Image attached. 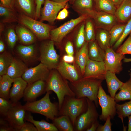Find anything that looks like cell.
Returning <instances> with one entry per match:
<instances>
[{"label": "cell", "mask_w": 131, "mask_h": 131, "mask_svg": "<svg viewBox=\"0 0 131 131\" xmlns=\"http://www.w3.org/2000/svg\"><path fill=\"white\" fill-rule=\"evenodd\" d=\"M103 80L92 78H84L72 82L71 88L78 98L86 97L93 102L97 107L99 104L97 95L99 87Z\"/></svg>", "instance_id": "6da1fadb"}, {"label": "cell", "mask_w": 131, "mask_h": 131, "mask_svg": "<svg viewBox=\"0 0 131 131\" xmlns=\"http://www.w3.org/2000/svg\"><path fill=\"white\" fill-rule=\"evenodd\" d=\"M45 82L46 92L53 91L56 94L58 100L59 110L66 96L75 97L66 79L59 73L55 71L50 73Z\"/></svg>", "instance_id": "7a4b0ae2"}, {"label": "cell", "mask_w": 131, "mask_h": 131, "mask_svg": "<svg viewBox=\"0 0 131 131\" xmlns=\"http://www.w3.org/2000/svg\"><path fill=\"white\" fill-rule=\"evenodd\" d=\"M51 91L46 92L44 96L37 101L26 102L23 105L26 111L41 114L52 120L58 115V103L51 102L49 97Z\"/></svg>", "instance_id": "3957f363"}, {"label": "cell", "mask_w": 131, "mask_h": 131, "mask_svg": "<svg viewBox=\"0 0 131 131\" xmlns=\"http://www.w3.org/2000/svg\"><path fill=\"white\" fill-rule=\"evenodd\" d=\"M87 107L86 98H78L75 97L66 96L59 110L58 115L68 116L74 127L77 118L86 112Z\"/></svg>", "instance_id": "277c9868"}, {"label": "cell", "mask_w": 131, "mask_h": 131, "mask_svg": "<svg viewBox=\"0 0 131 131\" xmlns=\"http://www.w3.org/2000/svg\"><path fill=\"white\" fill-rule=\"evenodd\" d=\"M18 20L21 24L28 28L39 39H46L50 37L51 27L24 14L19 16Z\"/></svg>", "instance_id": "5b68a950"}, {"label": "cell", "mask_w": 131, "mask_h": 131, "mask_svg": "<svg viewBox=\"0 0 131 131\" xmlns=\"http://www.w3.org/2000/svg\"><path fill=\"white\" fill-rule=\"evenodd\" d=\"M88 104L86 111L79 116L74 126V131H83L89 128L98 120L99 115L94 102L86 98Z\"/></svg>", "instance_id": "8992f818"}, {"label": "cell", "mask_w": 131, "mask_h": 131, "mask_svg": "<svg viewBox=\"0 0 131 131\" xmlns=\"http://www.w3.org/2000/svg\"><path fill=\"white\" fill-rule=\"evenodd\" d=\"M97 97L102 109L101 114L99 116L100 119L105 121L109 116L111 119H113L116 113V103L114 98L106 93L101 85L99 87Z\"/></svg>", "instance_id": "52a82bcc"}, {"label": "cell", "mask_w": 131, "mask_h": 131, "mask_svg": "<svg viewBox=\"0 0 131 131\" xmlns=\"http://www.w3.org/2000/svg\"><path fill=\"white\" fill-rule=\"evenodd\" d=\"M51 40L42 44L40 49V59L41 62L49 69H57L59 64V56L54 47Z\"/></svg>", "instance_id": "ba28073f"}, {"label": "cell", "mask_w": 131, "mask_h": 131, "mask_svg": "<svg viewBox=\"0 0 131 131\" xmlns=\"http://www.w3.org/2000/svg\"><path fill=\"white\" fill-rule=\"evenodd\" d=\"M89 17L87 15L83 14L78 18L72 19L59 27L51 30L50 33L51 40L54 43H59L76 26Z\"/></svg>", "instance_id": "9c48e42d"}, {"label": "cell", "mask_w": 131, "mask_h": 131, "mask_svg": "<svg viewBox=\"0 0 131 131\" xmlns=\"http://www.w3.org/2000/svg\"><path fill=\"white\" fill-rule=\"evenodd\" d=\"M92 18L97 27L108 31L116 24L118 20L114 15L92 9L82 13Z\"/></svg>", "instance_id": "30bf717a"}, {"label": "cell", "mask_w": 131, "mask_h": 131, "mask_svg": "<svg viewBox=\"0 0 131 131\" xmlns=\"http://www.w3.org/2000/svg\"><path fill=\"white\" fill-rule=\"evenodd\" d=\"M26 111L23 105L18 102L14 104L4 118L15 131H18L25 123Z\"/></svg>", "instance_id": "8fae6325"}, {"label": "cell", "mask_w": 131, "mask_h": 131, "mask_svg": "<svg viewBox=\"0 0 131 131\" xmlns=\"http://www.w3.org/2000/svg\"><path fill=\"white\" fill-rule=\"evenodd\" d=\"M125 58V55L115 51L111 47L107 48L104 61L106 71L119 73L123 69L122 61Z\"/></svg>", "instance_id": "7c38bea8"}, {"label": "cell", "mask_w": 131, "mask_h": 131, "mask_svg": "<svg viewBox=\"0 0 131 131\" xmlns=\"http://www.w3.org/2000/svg\"><path fill=\"white\" fill-rule=\"evenodd\" d=\"M70 0L57 3L50 0H45L44 6L41 11V21H46L51 23H53L58 12L65 7L68 2Z\"/></svg>", "instance_id": "4fadbf2b"}, {"label": "cell", "mask_w": 131, "mask_h": 131, "mask_svg": "<svg viewBox=\"0 0 131 131\" xmlns=\"http://www.w3.org/2000/svg\"><path fill=\"white\" fill-rule=\"evenodd\" d=\"M104 61H98L88 59L83 76L84 78L105 79L106 72Z\"/></svg>", "instance_id": "5bb4252c"}, {"label": "cell", "mask_w": 131, "mask_h": 131, "mask_svg": "<svg viewBox=\"0 0 131 131\" xmlns=\"http://www.w3.org/2000/svg\"><path fill=\"white\" fill-rule=\"evenodd\" d=\"M49 73L47 67L41 62L34 67L28 68L21 77L28 84L39 80L46 81Z\"/></svg>", "instance_id": "9a60e30c"}, {"label": "cell", "mask_w": 131, "mask_h": 131, "mask_svg": "<svg viewBox=\"0 0 131 131\" xmlns=\"http://www.w3.org/2000/svg\"><path fill=\"white\" fill-rule=\"evenodd\" d=\"M45 81L39 80L28 84L23 96L24 101L30 102L36 101L37 98L46 92Z\"/></svg>", "instance_id": "2e32d148"}, {"label": "cell", "mask_w": 131, "mask_h": 131, "mask_svg": "<svg viewBox=\"0 0 131 131\" xmlns=\"http://www.w3.org/2000/svg\"><path fill=\"white\" fill-rule=\"evenodd\" d=\"M57 69L63 78L72 82L77 81L83 78L74 65L63 60L59 63Z\"/></svg>", "instance_id": "e0dca14e"}, {"label": "cell", "mask_w": 131, "mask_h": 131, "mask_svg": "<svg viewBox=\"0 0 131 131\" xmlns=\"http://www.w3.org/2000/svg\"><path fill=\"white\" fill-rule=\"evenodd\" d=\"M27 83L21 77L13 79V86L10 89L9 99L13 104H16L23 97Z\"/></svg>", "instance_id": "ac0fdd59"}, {"label": "cell", "mask_w": 131, "mask_h": 131, "mask_svg": "<svg viewBox=\"0 0 131 131\" xmlns=\"http://www.w3.org/2000/svg\"><path fill=\"white\" fill-rule=\"evenodd\" d=\"M28 68L26 64L21 60L14 57L6 74L14 79L21 77Z\"/></svg>", "instance_id": "d6986e66"}, {"label": "cell", "mask_w": 131, "mask_h": 131, "mask_svg": "<svg viewBox=\"0 0 131 131\" xmlns=\"http://www.w3.org/2000/svg\"><path fill=\"white\" fill-rule=\"evenodd\" d=\"M110 96L114 98L116 92L124 83L117 77L115 74L107 71L105 76Z\"/></svg>", "instance_id": "ffe728a7"}, {"label": "cell", "mask_w": 131, "mask_h": 131, "mask_svg": "<svg viewBox=\"0 0 131 131\" xmlns=\"http://www.w3.org/2000/svg\"><path fill=\"white\" fill-rule=\"evenodd\" d=\"M115 15L119 21L128 22L131 18V0H124L116 9Z\"/></svg>", "instance_id": "44dd1931"}, {"label": "cell", "mask_w": 131, "mask_h": 131, "mask_svg": "<svg viewBox=\"0 0 131 131\" xmlns=\"http://www.w3.org/2000/svg\"><path fill=\"white\" fill-rule=\"evenodd\" d=\"M88 56L92 60L104 61L105 51L99 46L95 40L88 42Z\"/></svg>", "instance_id": "7402d4cb"}, {"label": "cell", "mask_w": 131, "mask_h": 131, "mask_svg": "<svg viewBox=\"0 0 131 131\" xmlns=\"http://www.w3.org/2000/svg\"><path fill=\"white\" fill-rule=\"evenodd\" d=\"M25 120L32 123L36 127L38 131H58V129L53 123H51L44 120L40 121L34 120L30 113L26 112Z\"/></svg>", "instance_id": "603a6c76"}, {"label": "cell", "mask_w": 131, "mask_h": 131, "mask_svg": "<svg viewBox=\"0 0 131 131\" xmlns=\"http://www.w3.org/2000/svg\"><path fill=\"white\" fill-rule=\"evenodd\" d=\"M19 55L25 61L30 62L35 58L36 51L34 45H20L17 48Z\"/></svg>", "instance_id": "cb8c5ba5"}, {"label": "cell", "mask_w": 131, "mask_h": 131, "mask_svg": "<svg viewBox=\"0 0 131 131\" xmlns=\"http://www.w3.org/2000/svg\"><path fill=\"white\" fill-rule=\"evenodd\" d=\"M16 32L20 42L23 44L30 45L35 41L36 37L35 35L31 31L23 26H17Z\"/></svg>", "instance_id": "d4e9b609"}, {"label": "cell", "mask_w": 131, "mask_h": 131, "mask_svg": "<svg viewBox=\"0 0 131 131\" xmlns=\"http://www.w3.org/2000/svg\"><path fill=\"white\" fill-rule=\"evenodd\" d=\"M15 1L23 14L35 19L36 9L34 0H15Z\"/></svg>", "instance_id": "484cf974"}, {"label": "cell", "mask_w": 131, "mask_h": 131, "mask_svg": "<svg viewBox=\"0 0 131 131\" xmlns=\"http://www.w3.org/2000/svg\"><path fill=\"white\" fill-rule=\"evenodd\" d=\"M88 42H85L77 52L76 56V62L79 67L81 74L83 75L85 67L88 59Z\"/></svg>", "instance_id": "4316f807"}, {"label": "cell", "mask_w": 131, "mask_h": 131, "mask_svg": "<svg viewBox=\"0 0 131 131\" xmlns=\"http://www.w3.org/2000/svg\"><path fill=\"white\" fill-rule=\"evenodd\" d=\"M129 79L120 87L119 91L114 97L116 103L127 100H131V73L129 74Z\"/></svg>", "instance_id": "83f0119b"}, {"label": "cell", "mask_w": 131, "mask_h": 131, "mask_svg": "<svg viewBox=\"0 0 131 131\" xmlns=\"http://www.w3.org/2000/svg\"><path fill=\"white\" fill-rule=\"evenodd\" d=\"M53 123L60 131H74V127L69 118L65 115L56 117L52 120Z\"/></svg>", "instance_id": "f1b7e54d"}, {"label": "cell", "mask_w": 131, "mask_h": 131, "mask_svg": "<svg viewBox=\"0 0 131 131\" xmlns=\"http://www.w3.org/2000/svg\"><path fill=\"white\" fill-rule=\"evenodd\" d=\"M13 79L6 74L2 76L0 81V97L9 99V94L10 88Z\"/></svg>", "instance_id": "f546056e"}, {"label": "cell", "mask_w": 131, "mask_h": 131, "mask_svg": "<svg viewBox=\"0 0 131 131\" xmlns=\"http://www.w3.org/2000/svg\"><path fill=\"white\" fill-rule=\"evenodd\" d=\"M95 39L99 46L105 51L107 48L111 47L109 31L103 29L99 30L97 33Z\"/></svg>", "instance_id": "4dcf8cb0"}, {"label": "cell", "mask_w": 131, "mask_h": 131, "mask_svg": "<svg viewBox=\"0 0 131 131\" xmlns=\"http://www.w3.org/2000/svg\"><path fill=\"white\" fill-rule=\"evenodd\" d=\"M14 57L9 53L4 51L0 55V75L6 74L7 71L11 64Z\"/></svg>", "instance_id": "1f68e13d"}, {"label": "cell", "mask_w": 131, "mask_h": 131, "mask_svg": "<svg viewBox=\"0 0 131 131\" xmlns=\"http://www.w3.org/2000/svg\"><path fill=\"white\" fill-rule=\"evenodd\" d=\"M97 8L101 11L115 15L116 8L109 0H95Z\"/></svg>", "instance_id": "d6a6232c"}, {"label": "cell", "mask_w": 131, "mask_h": 131, "mask_svg": "<svg viewBox=\"0 0 131 131\" xmlns=\"http://www.w3.org/2000/svg\"><path fill=\"white\" fill-rule=\"evenodd\" d=\"M115 106L116 113L118 117L122 120L124 126L123 118L131 115V100L122 104L116 103Z\"/></svg>", "instance_id": "836d02e7"}, {"label": "cell", "mask_w": 131, "mask_h": 131, "mask_svg": "<svg viewBox=\"0 0 131 131\" xmlns=\"http://www.w3.org/2000/svg\"><path fill=\"white\" fill-rule=\"evenodd\" d=\"M126 25V24H116L113 26L109 30L110 47L114 45L121 37Z\"/></svg>", "instance_id": "e575fe53"}, {"label": "cell", "mask_w": 131, "mask_h": 131, "mask_svg": "<svg viewBox=\"0 0 131 131\" xmlns=\"http://www.w3.org/2000/svg\"><path fill=\"white\" fill-rule=\"evenodd\" d=\"M0 15L3 22H9L17 20V18L14 10L5 7L1 4L0 5Z\"/></svg>", "instance_id": "d590c367"}, {"label": "cell", "mask_w": 131, "mask_h": 131, "mask_svg": "<svg viewBox=\"0 0 131 131\" xmlns=\"http://www.w3.org/2000/svg\"><path fill=\"white\" fill-rule=\"evenodd\" d=\"M93 5L92 0H76L74 3V6L79 12L92 9Z\"/></svg>", "instance_id": "8d00e7d4"}, {"label": "cell", "mask_w": 131, "mask_h": 131, "mask_svg": "<svg viewBox=\"0 0 131 131\" xmlns=\"http://www.w3.org/2000/svg\"><path fill=\"white\" fill-rule=\"evenodd\" d=\"M84 34L86 41L89 42L95 40L96 36L93 24L90 20L87 21L84 29Z\"/></svg>", "instance_id": "74e56055"}, {"label": "cell", "mask_w": 131, "mask_h": 131, "mask_svg": "<svg viewBox=\"0 0 131 131\" xmlns=\"http://www.w3.org/2000/svg\"><path fill=\"white\" fill-rule=\"evenodd\" d=\"M14 104L10 99L0 97V115L1 117L4 118Z\"/></svg>", "instance_id": "f35d334b"}, {"label": "cell", "mask_w": 131, "mask_h": 131, "mask_svg": "<svg viewBox=\"0 0 131 131\" xmlns=\"http://www.w3.org/2000/svg\"><path fill=\"white\" fill-rule=\"evenodd\" d=\"M131 33V18L126 24L124 31L120 39L114 44L113 49H115L120 46L127 36Z\"/></svg>", "instance_id": "ab89813d"}, {"label": "cell", "mask_w": 131, "mask_h": 131, "mask_svg": "<svg viewBox=\"0 0 131 131\" xmlns=\"http://www.w3.org/2000/svg\"><path fill=\"white\" fill-rule=\"evenodd\" d=\"M7 41L8 46L11 49H13L18 39V37L14 30L10 28L6 34Z\"/></svg>", "instance_id": "60d3db41"}, {"label": "cell", "mask_w": 131, "mask_h": 131, "mask_svg": "<svg viewBox=\"0 0 131 131\" xmlns=\"http://www.w3.org/2000/svg\"><path fill=\"white\" fill-rule=\"evenodd\" d=\"M116 52L124 55L131 54V33L124 43L118 48Z\"/></svg>", "instance_id": "b9f144b4"}, {"label": "cell", "mask_w": 131, "mask_h": 131, "mask_svg": "<svg viewBox=\"0 0 131 131\" xmlns=\"http://www.w3.org/2000/svg\"><path fill=\"white\" fill-rule=\"evenodd\" d=\"M84 24L81 25L78 31L76 39V44L78 48H81L85 42Z\"/></svg>", "instance_id": "7bdbcfd3"}, {"label": "cell", "mask_w": 131, "mask_h": 131, "mask_svg": "<svg viewBox=\"0 0 131 131\" xmlns=\"http://www.w3.org/2000/svg\"><path fill=\"white\" fill-rule=\"evenodd\" d=\"M111 118L108 117L106 122L103 125L99 124L98 127L96 131H111L112 124L111 123Z\"/></svg>", "instance_id": "ee69618b"}, {"label": "cell", "mask_w": 131, "mask_h": 131, "mask_svg": "<svg viewBox=\"0 0 131 131\" xmlns=\"http://www.w3.org/2000/svg\"><path fill=\"white\" fill-rule=\"evenodd\" d=\"M18 131H38L35 126L32 123L25 121L23 125Z\"/></svg>", "instance_id": "f6af8a7d"}, {"label": "cell", "mask_w": 131, "mask_h": 131, "mask_svg": "<svg viewBox=\"0 0 131 131\" xmlns=\"http://www.w3.org/2000/svg\"><path fill=\"white\" fill-rule=\"evenodd\" d=\"M44 1L45 0H35L36 6L35 19H37L40 17L41 8Z\"/></svg>", "instance_id": "bcb514c9"}, {"label": "cell", "mask_w": 131, "mask_h": 131, "mask_svg": "<svg viewBox=\"0 0 131 131\" xmlns=\"http://www.w3.org/2000/svg\"><path fill=\"white\" fill-rule=\"evenodd\" d=\"M0 4L8 8L14 10L15 0H0Z\"/></svg>", "instance_id": "7dc6e473"}, {"label": "cell", "mask_w": 131, "mask_h": 131, "mask_svg": "<svg viewBox=\"0 0 131 131\" xmlns=\"http://www.w3.org/2000/svg\"><path fill=\"white\" fill-rule=\"evenodd\" d=\"M68 14V11L65 7L59 12L56 19L59 20L64 19L67 17Z\"/></svg>", "instance_id": "c3c4849f"}, {"label": "cell", "mask_w": 131, "mask_h": 131, "mask_svg": "<svg viewBox=\"0 0 131 131\" xmlns=\"http://www.w3.org/2000/svg\"><path fill=\"white\" fill-rule=\"evenodd\" d=\"M65 49L67 54L73 55L74 54V48L71 42L68 41L67 42L66 45Z\"/></svg>", "instance_id": "681fc988"}, {"label": "cell", "mask_w": 131, "mask_h": 131, "mask_svg": "<svg viewBox=\"0 0 131 131\" xmlns=\"http://www.w3.org/2000/svg\"><path fill=\"white\" fill-rule=\"evenodd\" d=\"M63 61L67 63H72L74 61V58L73 55H65L63 57Z\"/></svg>", "instance_id": "f907efd6"}, {"label": "cell", "mask_w": 131, "mask_h": 131, "mask_svg": "<svg viewBox=\"0 0 131 131\" xmlns=\"http://www.w3.org/2000/svg\"><path fill=\"white\" fill-rule=\"evenodd\" d=\"M100 124L99 121L97 120L91 125L90 127L86 130V131H96L98 126Z\"/></svg>", "instance_id": "816d5d0a"}, {"label": "cell", "mask_w": 131, "mask_h": 131, "mask_svg": "<svg viewBox=\"0 0 131 131\" xmlns=\"http://www.w3.org/2000/svg\"><path fill=\"white\" fill-rule=\"evenodd\" d=\"M0 131H15V129L10 126H0Z\"/></svg>", "instance_id": "f5cc1de1"}, {"label": "cell", "mask_w": 131, "mask_h": 131, "mask_svg": "<svg viewBox=\"0 0 131 131\" xmlns=\"http://www.w3.org/2000/svg\"><path fill=\"white\" fill-rule=\"evenodd\" d=\"M117 8L122 3L124 0H109Z\"/></svg>", "instance_id": "db71d44e"}, {"label": "cell", "mask_w": 131, "mask_h": 131, "mask_svg": "<svg viewBox=\"0 0 131 131\" xmlns=\"http://www.w3.org/2000/svg\"><path fill=\"white\" fill-rule=\"evenodd\" d=\"M5 46L4 43L3 41L0 40V52L2 53L5 51Z\"/></svg>", "instance_id": "11a10c76"}, {"label": "cell", "mask_w": 131, "mask_h": 131, "mask_svg": "<svg viewBox=\"0 0 131 131\" xmlns=\"http://www.w3.org/2000/svg\"><path fill=\"white\" fill-rule=\"evenodd\" d=\"M128 125V131H131V115L129 116Z\"/></svg>", "instance_id": "9f6ffc18"}, {"label": "cell", "mask_w": 131, "mask_h": 131, "mask_svg": "<svg viewBox=\"0 0 131 131\" xmlns=\"http://www.w3.org/2000/svg\"><path fill=\"white\" fill-rule=\"evenodd\" d=\"M51 1H53L57 3H62L64 2L67 0H50Z\"/></svg>", "instance_id": "6f0895ef"}, {"label": "cell", "mask_w": 131, "mask_h": 131, "mask_svg": "<svg viewBox=\"0 0 131 131\" xmlns=\"http://www.w3.org/2000/svg\"><path fill=\"white\" fill-rule=\"evenodd\" d=\"M123 61L124 62L126 63L131 62V58H125L123 59Z\"/></svg>", "instance_id": "680465c9"}, {"label": "cell", "mask_w": 131, "mask_h": 131, "mask_svg": "<svg viewBox=\"0 0 131 131\" xmlns=\"http://www.w3.org/2000/svg\"><path fill=\"white\" fill-rule=\"evenodd\" d=\"M76 0H72V1H75Z\"/></svg>", "instance_id": "91938a15"}]
</instances>
